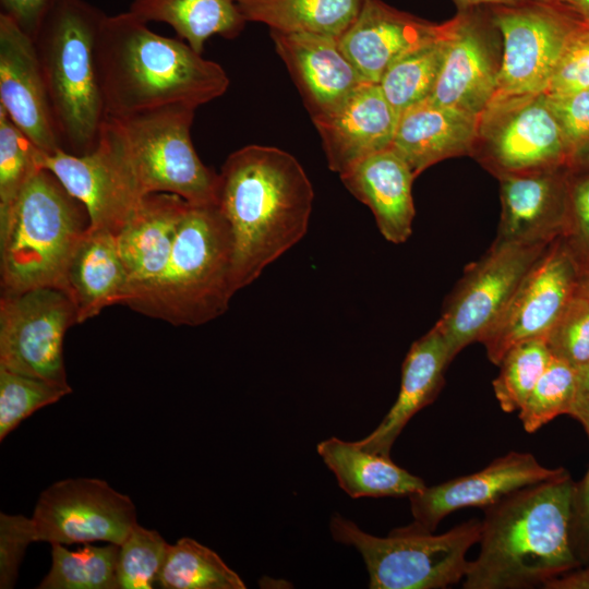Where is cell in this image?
<instances>
[{"instance_id": "1", "label": "cell", "mask_w": 589, "mask_h": 589, "mask_svg": "<svg viewBox=\"0 0 589 589\" xmlns=\"http://www.w3.org/2000/svg\"><path fill=\"white\" fill-rule=\"evenodd\" d=\"M313 197L304 169L283 149L247 145L228 156L217 206L230 229L237 291L304 237Z\"/></svg>"}, {"instance_id": "2", "label": "cell", "mask_w": 589, "mask_h": 589, "mask_svg": "<svg viewBox=\"0 0 589 589\" xmlns=\"http://www.w3.org/2000/svg\"><path fill=\"white\" fill-rule=\"evenodd\" d=\"M574 489L566 471L484 507L480 552L462 588L543 587L579 567L570 538Z\"/></svg>"}, {"instance_id": "3", "label": "cell", "mask_w": 589, "mask_h": 589, "mask_svg": "<svg viewBox=\"0 0 589 589\" xmlns=\"http://www.w3.org/2000/svg\"><path fill=\"white\" fill-rule=\"evenodd\" d=\"M96 58L106 115L111 117L171 105L196 109L229 86L220 64L180 38L154 33L130 11L106 14Z\"/></svg>"}, {"instance_id": "4", "label": "cell", "mask_w": 589, "mask_h": 589, "mask_svg": "<svg viewBox=\"0 0 589 589\" xmlns=\"http://www.w3.org/2000/svg\"><path fill=\"white\" fill-rule=\"evenodd\" d=\"M194 112L171 105L106 117L97 145L136 201L170 193L191 204H217L219 173L203 164L191 140Z\"/></svg>"}, {"instance_id": "5", "label": "cell", "mask_w": 589, "mask_h": 589, "mask_svg": "<svg viewBox=\"0 0 589 589\" xmlns=\"http://www.w3.org/2000/svg\"><path fill=\"white\" fill-rule=\"evenodd\" d=\"M236 291L227 220L217 204L190 203L164 272L124 305L177 326H197L224 314Z\"/></svg>"}, {"instance_id": "6", "label": "cell", "mask_w": 589, "mask_h": 589, "mask_svg": "<svg viewBox=\"0 0 589 589\" xmlns=\"http://www.w3.org/2000/svg\"><path fill=\"white\" fill-rule=\"evenodd\" d=\"M106 14L85 0H57L34 39L61 148L91 153L107 117L97 68Z\"/></svg>"}, {"instance_id": "7", "label": "cell", "mask_w": 589, "mask_h": 589, "mask_svg": "<svg viewBox=\"0 0 589 589\" xmlns=\"http://www.w3.org/2000/svg\"><path fill=\"white\" fill-rule=\"evenodd\" d=\"M88 227L85 206L53 173L40 169L0 220L1 293L61 289L70 257Z\"/></svg>"}, {"instance_id": "8", "label": "cell", "mask_w": 589, "mask_h": 589, "mask_svg": "<svg viewBox=\"0 0 589 589\" xmlns=\"http://www.w3.org/2000/svg\"><path fill=\"white\" fill-rule=\"evenodd\" d=\"M336 542L353 546L369 573L372 589H440L465 578L468 550L479 543L481 521L470 519L435 534L412 525L380 538L335 514L329 522Z\"/></svg>"}, {"instance_id": "9", "label": "cell", "mask_w": 589, "mask_h": 589, "mask_svg": "<svg viewBox=\"0 0 589 589\" xmlns=\"http://www.w3.org/2000/svg\"><path fill=\"white\" fill-rule=\"evenodd\" d=\"M489 8L502 37L493 98L545 93L564 47L582 19L573 8L530 0Z\"/></svg>"}, {"instance_id": "10", "label": "cell", "mask_w": 589, "mask_h": 589, "mask_svg": "<svg viewBox=\"0 0 589 589\" xmlns=\"http://www.w3.org/2000/svg\"><path fill=\"white\" fill-rule=\"evenodd\" d=\"M551 243H492L482 257L465 268L435 323L445 338L452 361L468 345L481 342Z\"/></svg>"}, {"instance_id": "11", "label": "cell", "mask_w": 589, "mask_h": 589, "mask_svg": "<svg viewBox=\"0 0 589 589\" xmlns=\"http://www.w3.org/2000/svg\"><path fill=\"white\" fill-rule=\"evenodd\" d=\"M472 155L495 177L569 166L545 93L493 98L479 116Z\"/></svg>"}, {"instance_id": "12", "label": "cell", "mask_w": 589, "mask_h": 589, "mask_svg": "<svg viewBox=\"0 0 589 589\" xmlns=\"http://www.w3.org/2000/svg\"><path fill=\"white\" fill-rule=\"evenodd\" d=\"M77 322L71 298L57 287L1 293L0 368L69 385L63 338Z\"/></svg>"}, {"instance_id": "13", "label": "cell", "mask_w": 589, "mask_h": 589, "mask_svg": "<svg viewBox=\"0 0 589 589\" xmlns=\"http://www.w3.org/2000/svg\"><path fill=\"white\" fill-rule=\"evenodd\" d=\"M32 522L36 542L120 544L136 521L132 500L104 480L64 479L44 490Z\"/></svg>"}, {"instance_id": "14", "label": "cell", "mask_w": 589, "mask_h": 589, "mask_svg": "<svg viewBox=\"0 0 589 589\" xmlns=\"http://www.w3.org/2000/svg\"><path fill=\"white\" fill-rule=\"evenodd\" d=\"M444 25V62L428 100L479 117L496 91L501 34L489 5L458 9Z\"/></svg>"}, {"instance_id": "15", "label": "cell", "mask_w": 589, "mask_h": 589, "mask_svg": "<svg viewBox=\"0 0 589 589\" xmlns=\"http://www.w3.org/2000/svg\"><path fill=\"white\" fill-rule=\"evenodd\" d=\"M580 268L562 239L554 240L521 280L481 342L498 365L514 345L544 337L577 292Z\"/></svg>"}, {"instance_id": "16", "label": "cell", "mask_w": 589, "mask_h": 589, "mask_svg": "<svg viewBox=\"0 0 589 589\" xmlns=\"http://www.w3.org/2000/svg\"><path fill=\"white\" fill-rule=\"evenodd\" d=\"M567 470L546 468L530 453L510 452L478 472L425 486L409 496L413 527L434 532L452 512L486 507L525 486L556 478Z\"/></svg>"}, {"instance_id": "17", "label": "cell", "mask_w": 589, "mask_h": 589, "mask_svg": "<svg viewBox=\"0 0 589 589\" xmlns=\"http://www.w3.org/2000/svg\"><path fill=\"white\" fill-rule=\"evenodd\" d=\"M569 166L498 178L502 212L496 244H549L562 237L568 213Z\"/></svg>"}, {"instance_id": "18", "label": "cell", "mask_w": 589, "mask_h": 589, "mask_svg": "<svg viewBox=\"0 0 589 589\" xmlns=\"http://www.w3.org/2000/svg\"><path fill=\"white\" fill-rule=\"evenodd\" d=\"M0 107L40 152L61 148L35 43L1 13Z\"/></svg>"}, {"instance_id": "19", "label": "cell", "mask_w": 589, "mask_h": 589, "mask_svg": "<svg viewBox=\"0 0 589 589\" xmlns=\"http://www.w3.org/2000/svg\"><path fill=\"white\" fill-rule=\"evenodd\" d=\"M398 115L376 83L363 82L332 112L313 120L329 169L338 175L392 146Z\"/></svg>"}, {"instance_id": "20", "label": "cell", "mask_w": 589, "mask_h": 589, "mask_svg": "<svg viewBox=\"0 0 589 589\" xmlns=\"http://www.w3.org/2000/svg\"><path fill=\"white\" fill-rule=\"evenodd\" d=\"M271 37L312 121L332 112L364 82L336 38L277 31Z\"/></svg>"}, {"instance_id": "21", "label": "cell", "mask_w": 589, "mask_h": 589, "mask_svg": "<svg viewBox=\"0 0 589 589\" xmlns=\"http://www.w3.org/2000/svg\"><path fill=\"white\" fill-rule=\"evenodd\" d=\"M441 24L399 11L381 0H365L339 47L364 82L378 84L402 55L434 38Z\"/></svg>"}, {"instance_id": "22", "label": "cell", "mask_w": 589, "mask_h": 589, "mask_svg": "<svg viewBox=\"0 0 589 589\" xmlns=\"http://www.w3.org/2000/svg\"><path fill=\"white\" fill-rule=\"evenodd\" d=\"M189 205V202L175 194H148L137 203L117 233L119 252L128 275L125 301L133 292L154 283L164 272Z\"/></svg>"}, {"instance_id": "23", "label": "cell", "mask_w": 589, "mask_h": 589, "mask_svg": "<svg viewBox=\"0 0 589 589\" xmlns=\"http://www.w3.org/2000/svg\"><path fill=\"white\" fill-rule=\"evenodd\" d=\"M36 160L40 169L53 173L85 206L91 228L106 229L117 236L140 202L98 146L85 155H73L61 148L51 154L38 151Z\"/></svg>"}, {"instance_id": "24", "label": "cell", "mask_w": 589, "mask_h": 589, "mask_svg": "<svg viewBox=\"0 0 589 589\" xmlns=\"http://www.w3.org/2000/svg\"><path fill=\"white\" fill-rule=\"evenodd\" d=\"M339 177L347 190L371 209L387 241L399 244L408 240L416 214V176L392 147L358 161Z\"/></svg>"}, {"instance_id": "25", "label": "cell", "mask_w": 589, "mask_h": 589, "mask_svg": "<svg viewBox=\"0 0 589 589\" xmlns=\"http://www.w3.org/2000/svg\"><path fill=\"white\" fill-rule=\"evenodd\" d=\"M478 121L477 116L426 99L399 115L390 147L417 177L441 160L472 155Z\"/></svg>"}, {"instance_id": "26", "label": "cell", "mask_w": 589, "mask_h": 589, "mask_svg": "<svg viewBox=\"0 0 589 589\" xmlns=\"http://www.w3.org/2000/svg\"><path fill=\"white\" fill-rule=\"evenodd\" d=\"M452 362L445 338L435 324L416 340L402 363L398 397L377 428L356 443L363 449L389 456L394 442L410 419L436 398Z\"/></svg>"}, {"instance_id": "27", "label": "cell", "mask_w": 589, "mask_h": 589, "mask_svg": "<svg viewBox=\"0 0 589 589\" xmlns=\"http://www.w3.org/2000/svg\"><path fill=\"white\" fill-rule=\"evenodd\" d=\"M61 289L75 305L79 323L124 303L128 275L113 232L88 227L70 257Z\"/></svg>"}, {"instance_id": "28", "label": "cell", "mask_w": 589, "mask_h": 589, "mask_svg": "<svg viewBox=\"0 0 589 589\" xmlns=\"http://www.w3.org/2000/svg\"><path fill=\"white\" fill-rule=\"evenodd\" d=\"M317 454L352 498L410 496L425 488L423 480L397 466L390 456L361 448L356 442L329 437Z\"/></svg>"}, {"instance_id": "29", "label": "cell", "mask_w": 589, "mask_h": 589, "mask_svg": "<svg viewBox=\"0 0 589 589\" xmlns=\"http://www.w3.org/2000/svg\"><path fill=\"white\" fill-rule=\"evenodd\" d=\"M129 11L146 23L168 24L199 53L211 36L233 39L247 23L236 0H133Z\"/></svg>"}, {"instance_id": "30", "label": "cell", "mask_w": 589, "mask_h": 589, "mask_svg": "<svg viewBox=\"0 0 589 589\" xmlns=\"http://www.w3.org/2000/svg\"><path fill=\"white\" fill-rule=\"evenodd\" d=\"M247 22L283 33H310L339 40L365 0H236Z\"/></svg>"}, {"instance_id": "31", "label": "cell", "mask_w": 589, "mask_h": 589, "mask_svg": "<svg viewBox=\"0 0 589 589\" xmlns=\"http://www.w3.org/2000/svg\"><path fill=\"white\" fill-rule=\"evenodd\" d=\"M446 51L445 25L429 41L397 59L383 74L378 85L399 115L429 99L438 80Z\"/></svg>"}, {"instance_id": "32", "label": "cell", "mask_w": 589, "mask_h": 589, "mask_svg": "<svg viewBox=\"0 0 589 589\" xmlns=\"http://www.w3.org/2000/svg\"><path fill=\"white\" fill-rule=\"evenodd\" d=\"M157 585L165 589L245 588L216 552L191 538L170 544Z\"/></svg>"}, {"instance_id": "33", "label": "cell", "mask_w": 589, "mask_h": 589, "mask_svg": "<svg viewBox=\"0 0 589 589\" xmlns=\"http://www.w3.org/2000/svg\"><path fill=\"white\" fill-rule=\"evenodd\" d=\"M119 544L85 546L71 551L64 544H51V568L38 589H119Z\"/></svg>"}, {"instance_id": "34", "label": "cell", "mask_w": 589, "mask_h": 589, "mask_svg": "<svg viewBox=\"0 0 589 589\" xmlns=\"http://www.w3.org/2000/svg\"><path fill=\"white\" fill-rule=\"evenodd\" d=\"M544 337L514 345L501 360L500 373L492 385L505 412L518 411L551 361Z\"/></svg>"}, {"instance_id": "35", "label": "cell", "mask_w": 589, "mask_h": 589, "mask_svg": "<svg viewBox=\"0 0 589 589\" xmlns=\"http://www.w3.org/2000/svg\"><path fill=\"white\" fill-rule=\"evenodd\" d=\"M72 393L69 385L0 368V441L35 411Z\"/></svg>"}, {"instance_id": "36", "label": "cell", "mask_w": 589, "mask_h": 589, "mask_svg": "<svg viewBox=\"0 0 589 589\" xmlns=\"http://www.w3.org/2000/svg\"><path fill=\"white\" fill-rule=\"evenodd\" d=\"M577 382V369L551 358L532 392L518 410L524 429L533 433L561 414H568Z\"/></svg>"}, {"instance_id": "37", "label": "cell", "mask_w": 589, "mask_h": 589, "mask_svg": "<svg viewBox=\"0 0 589 589\" xmlns=\"http://www.w3.org/2000/svg\"><path fill=\"white\" fill-rule=\"evenodd\" d=\"M38 151L0 107V220L40 170L36 160Z\"/></svg>"}, {"instance_id": "38", "label": "cell", "mask_w": 589, "mask_h": 589, "mask_svg": "<svg viewBox=\"0 0 589 589\" xmlns=\"http://www.w3.org/2000/svg\"><path fill=\"white\" fill-rule=\"evenodd\" d=\"M170 544L137 522L119 544V589H152L157 585Z\"/></svg>"}, {"instance_id": "39", "label": "cell", "mask_w": 589, "mask_h": 589, "mask_svg": "<svg viewBox=\"0 0 589 589\" xmlns=\"http://www.w3.org/2000/svg\"><path fill=\"white\" fill-rule=\"evenodd\" d=\"M544 339L553 358L576 369L588 364L589 302L576 292Z\"/></svg>"}, {"instance_id": "40", "label": "cell", "mask_w": 589, "mask_h": 589, "mask_svg": "<svg viewBox=\"0 0 589 589\" xmlns=\"http://www.w3.org/2000/svg\"><path fill=\"white\" fill-rule=\"evenodd\" d=\"M546 99L573 169L589 153V89L562 95L546 94Z\"/></svg>"}, {"instance_id": "41", "label": "cell", "mask_w": 589, "mask_h": 589, "mask_svg": "<svg viewBox=\"0 0 589 589\" xmlns=\"http://www.w3.org/2000/svg\"><path fill=\"white\" fill-rule=\"evenodd\" d=\"M589 89V24L584 20L567 40L546 94L562 95Z\"/></svg>"}, {"instance_id": "42", "label": "cell", "mask_w": 589, "mask_h": 589, "mask_svg": "<svg viewBox=\"0 0 589 589\" xmlns=\"http://www.w3.org/2000/svg\"><path fill=\"white\" fill-rule=\"evenodd\" d=\"M563 243L580 272L589 267V172L573 170Z\"/></svg>"}, {"instance_id": "43", "label": "cell", "mask_w": 589, "mask_h": 589, "mask_svg": "<svg viewBox=\"0 0 589 589\" xmlns=\"http://www.w3.org/2000/svg\"><path fill=\"white\" fill-rule=\"evenodd\" d=\"M36 542L32 518L0 514V588L14 587L28 544Z\"/></svg>"}, {"instance_id": "44", "label": "cell", "mask_w": 589, "mask_h": 589, "mask_svg": "<svg viewBox=\"0 0 589 589\" xmlns=\"http://www.w3.org/2000/svg\"><path fill=\"white\" fill-rule=\"evenodd\" d=\"M570 538L580 566L589 563V468L584 478L575 482Z\"/></svg>"}, {"instance_id": "45", "label": "cell", "mask_w": 589, "mask_h": 589, "mask_svg": "<svg viewBox=\"0 0 589 589\" xmlns=\"http://www.w3.org/2000/svg\"><path fill=\"white\" fill-rule=\"evenodd\" d=\"M57 0H0L1 14L9 16L33 40Z\"/></svg>"}, {"instance_id": "46", "label": "cell", "mask_w": 589, "mask_h": 589, "mask_svg": "<svg viewBox=\"0 0 589 589\" xmlns=\"http://www.w3.org/2000/svg\"><path fill=\"white\" fill-rule=\"evenodd\" d=\"M568 414L582 425L589 438V363L577 369L576 389Z\"/></svg>"}, {"instance_id": "47", "label": "cell", "mask_w": 589, "mask_h": 589, "mask_svg": "<svg viewBox=\"0 0 589 589\" xmlns=\"http://www.w3.org/2000/svg\"><path fill=\"white\" fill-rule=\"evenodd\" d=\"M545 589H589V563L581 565L551 581Z\"/></svg>"}, {"instance_id": "48", "label": "cell", "mask_w": 589, "mask_h": 589, "mask_svg": "<svg viewBox=\"0 0 589 589\" xmlns=\"http://www.w3.org/2000/svg\"><path fill=\"white\" fill-rule=\"evenodd\" d=\"M458 9L480 5H516L527 0H453Z\"/></svg>"}, {"instance_id": "49", "label": "cell", "mask_w": 589, "mask_h": 589, "mask_svg": "<svg viewBox=\"0 0 589 589\" xmlns=\"http://www.w3.org/2000/svg\"><path fill=\"white\" fill-rule=\"evenodd\" d=\"M577 293L589 302V267L580 272Z\"/></svg>"}, {"instance_id": "50", "label": "cell", "mask_w": 589, "mask_h": 589, "mask_svg": "<svg viewBox=\"0 0 589 589\" xmlns=\"http://www.w3.org/2000/svg\"><path fill=\"white\" fill-rule=\"evenodd\" d=\"M575 10L589 24V0H578Z\"/></svg>"}, {"instance_id": "51", "label": "cell", "mask_w": 589, "mask_h": 589, "mask_svg": "<svg viewBox=\"0 0 589 589\" xmlns=\"http://www.w3.org/2000/svg\"><path fill=\"white\" fill-rule=\"evenodd\" d=\"M540 3L565 5L575 9L578 0H530Z\"/></svg>"}, {"instance_id": "52", "label": "cell", "mask_w": 589, "mask_h": 589, "mask_svg": "<svg viewBox=\"0 0 589 589\" xmlns=\"http://www.w3.org/2000/svg\"><path fill=\"white\" fill-rule=\"evenodd\" d=\"M577 172H589V153L585 155L573 168Z\"/></svg>"}]
</instances>
